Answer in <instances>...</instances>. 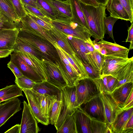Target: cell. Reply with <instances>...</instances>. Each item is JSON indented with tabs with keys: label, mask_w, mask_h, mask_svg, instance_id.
Segmentation results:
<instances>
[{
	"label": "cell",
	"mask_w": 133,
	"mask_h": 133,
	"mask_svg": "<svg viewBox=\"0 0 133 133\" xmlns=\"http://www.w3.org/2000/svg\"><path fill=\"white\" fill-rule=\"evenodd\" d=\"M79 1L94 41L97 42L103 39L106 31L104 22L107 16L105 6L99 4L98 7H95Z\"/></svg>",
	"instance_id": "1"
},
{
	"label": "cell",
	"mask_w": 133,
	"mask_h": 133,
	"mask_svg": "<svg viewBox=\"0 0 133 133\" xmlns=\"http://www.w3.org/2000/svg\"><path fill=\"white\" fill-rule=\"evenodd\" d=\"M133 70V57L125 58L105 55L101 69L102 77L111 75L119 81Z\"/></svg>",
	"instance_id": "2"
},
{
	"label": "cell",
	"mask_w": 133,
	"mask_h": 133,
	"mask_svg": "<svg viewBox=\"0 0 133 133\" xmlns=\"http://www.w3.org/2000/svg\"><path fill=\"white\" fill-rule=\"evenodd\" d=\"M51 24L56 28L67 34L84 40L93 44V41L89 31L71 18L59 17L56 19L51 21Z\"/></svg>",
	"instance_id": "3"
},
{
	"label": "cell",
	"mask_w": 133,
	"mask_h": 133,
	"mask_svg": "<svg viewBox=\"0 0 133 133\" xmlns=\"http://www.w3.org/2000/svg\"><path fill=\"white\" fill-rule=\"evenodd\" d=\"M62 90L63 97L62 109L58 119L54 125L57 130L65 119L72 115L80 106L77 102L75 86L69 87L67 85Z\"/></svg>",
	"instance_id": "4"
},
{
	"label": "cell",
	"mask_w": 133,
	"mask_h": 133,
	"mask_svg": "<svg viewBox=\"0 0 133 133\" xmlns=\"http://www.w3.org/2000/svg\"><path fill=\"white\" fill-rule=\"evenodd\" d=\"M75 86L77 102L79 106L100 93L93 80L89 77L80 80Z\"/></svg>",
	"instance_id": "5"
},
{
	"label": "cell",
	"mask_w": 133,
	"mask_h": 133,
	"mask_svg": "<svg viewBox=\"0 0 133 133\" xmlns=\"http://www.w3.org/2000/svg\"><path fill=\"white\" fill-rule=\"evenodd\" d=\"M100 96L104 106L105 123L110 125L123 110L110 94L102 92L100 93Z\"/></svg>",
	"instance_id": "6"
},
{
	"label": "cell",
	"mask_w": 133,
	"mask_h": 133,
	"mask_svg": "<svg viewBox=\"0 0 133 133\" xmlns=\"http://www.w3.org/2000/svg\"><path fill=\"white\" fill-rule=\"evenodd\" d=\"M16 52L29 65L43 81H48V74L43 59L40 60L34 54L24 51H18Z\"/></svg>",
	"instance_id": "7"
},
{
	"label": "cell",
	"mask_w": 133,
	"mask_h": 133,
	"mask_svg": "<svg viewBox=\"0 0 133 133\" xmlns=\"http://www.w3.org/2000/svg\"><path fill=\"white\" fill-rule=\"evenodd\" d=\"M23 109L20 124V133H37L41 131L37 121L26 102L24 101Z\"/></svg>",
	"instance_id": "8"
},
{
	"label": "cell",
	"mask_w": 133,
	"mask_h": 133,
	"mask_svg": "<svg viewBox=\"0 0 133 133\" xmlns=\"http://www.w3.org/2000/svg\"><path fill=\"white\" fill-rule=\"evenodd\" d=\"M82 104L83 107H80L91 118L105 123L104 107L100 94Z\"/></svg>",
	"instance_id": "9"
},
{
	"label": "cell",
	"mask_w": 133,
	"mask_h": 133,
	"mask_svg": "<svg viewBox=\"0 0 133 133\" xmlns=\"http://www.w3.org/2000/svg\"><path fill=\"white\" fill-rule=\"evenodd\" d=\"M49 31L55 41L59 46L70 55L72 60L76 62L81 59L67 38V34L59 30L53 26Z\"/></svg>",
	"instance_id": "10"
},
{
	"label": "cell",
	"mask_w": 133,
	"mask_h": 133,
	"mask_svg": "<svg viewBox=\"0 0 133 133\" xmlns=\"http://www.w3.org/2000/svg\"><path fill=\"white\" fill-rule=\"evenodd\" d=\"M0 103V127L16 113L22 109L21 102L17 97Z\"/></svg>",
	"instance_id": "11"
},
{
	"label": "cell",
	"mask_w": 133,
	"mask_h": 133,
	"mask_svg": "<svg viewBox=\"0 0 133 133\" xmlns=\"http://www.w3.org/2000/svg\"><path fill=\"white\" fill-rule=\"evenodd\" d=\"M69 40L80 57L82 63L90 65L95 70L101 74L92 58L91 53L88 51L85 48L84 44L85 41L73 36L71 40Z\"/></svg>",
	"instance_id": "12"
},
{
	"label": "cell",
	"mask_w": 133,
	"mask_h": 133,
	"mask_svg": "<svg viewBox=\"0 0 133 133\" xmlns=\"http://www.w3.org/2000/svg\"><path fill=\"white\" fill-rule=\"evenodd\" d=\"M22 90L24 92L31 110L38 122L45 125H48L50 124L49 118L42 114L37 99L32 90L24 89Z\"/></svg>",
	"instance_id": "13"
},
{
	"label": "cell",
	"mask_w": 133,
	"mask_h": 133,
	"mask_svg": "<svg viewBox=\"0 0 133 133\" xmlns=\"http://www.w3.org/2000/svg\"><path fill=\"white\" fill-rule=\"evenodd\" d=\"M43 60L48 74L49 78L47 81L61 90L67 86L56 64L49 60Z\"/></svg>",
	"instance_id": "14"
},
{
	"label": "cell",
	"mask_w": 133,
	"mask_h": 133,
	"mask_svg": "<svg viewBox=\"0 0 133 133\" xmlns=\"http://www.w3.org/2000/svg\"><path fill=\"white\" fill-rule=\"evenodd\" d=\"M18 68L24 76L36 83L43 82L30 66L18 55L17 52L10 54V61Z\"/></svg>",
	"instance_id": "15"
},
{
	"label": "cell",
	"mask_w": 133,
	"mask_h": 133,
	"mask_svg": "<svg viewBox=\"0 0 133 133\" xmlns=\"http://www.w3.org/2000/svg\"><path fill=\"white\" fill-rule=\"evenodd\" d=\"M17 37L26 44L34 50L39 51L48 55L50 56V49L49 46L43 41L33 37L26 32L19 29Z\"/></svg>",
	"instance_id": "16"
},
{
	"label": "cell",
	"mask_w": 133,
	"mask_h": 133,
	"mask_svg": "<svg viewBox=\"0 0 133 133\" xmlns=\"http://www.w3.org/2000/svg\"><path fill=\"white\" fill-rule=\"evenodd\" d=\"M97 43L101 47L105 49L107 52L106 55L125 58H128L129 50L125 47L116 43H111L103 39L101 40Z\"/></svg>",
	"instance_id": "17"
},
{
	"label": "cell",
	"mask_w": 133,
	"mask_h": 133,
	"mask_svg": "<svg viewBox=\"0 0 133 133\" xmlns=\"http://www.w3.org/2000/svg\"><path fill=\"white\" fill-rule=\"evenodd\" d=\"M61 64L58 61L56 62V64L67 85L69 87L76 86L83 79L69 65L65 64L61 60Z\"/></svg>",
	"instance_id": "18"
},
{
	"label": "cell",
	"mask_w": 133,
	"mask_h": 133,
	"mask_svg": "<svg viewBox=\"0 0 133 133\" xmlns=\"http://www.w3.org/2000/svg\"><path fill=\"white\" fill-rule=\"evenodd\" d=\"M73 115L77 133H91L90 126L91 117L80 107L76 109Z\"/></svg>",
	"instance_id": "19"
},
{
	"label": "cell",
	"mask_w": 133,
	"mask_h": 133,
	"mask_svg": "<svg viewBox=\"0 0 133 133\" xmlns=\"http://www.w3.org/2000/svg\"><path fill=\"white\" fill-rule=\"evenodd\" d=\"M19 29H8L0 32V49L13 50Z\"/></svg>",
	"instance_id": "20"
},
{
	"label": "cell",
	"mask_w": 133,
	"mask_h": 133,
	"mask_svg": "<svg viewBox=\"0 0 133 133\" xmlns=\"http://www.w3.org/2000/svg\"><path fill=\"white\" fill-rule=\"evenodd\" d=\"M105 7L110 16L118 19L130 21L127 12L118 0H109Z\"/></svg>",
	"instance_id": "21"
},
{
	"label": "cell",
	"mask_w": 133,
	"mask_h": 133,
	"mask_svg": "<svg viewBox=\"0 0 133 133\" xmlns=\"http://www.w3.org/2000/svg\"><path fill=\"white\" fill-rule=\"evenodd\" d=\"M133 82L126 83L116 88L111 94L119 106L121 108L131 91Z\"/></svg>",
	"instance_id": "22"
},
{
	"label": "cell",
	"mask_w": 133,
	"mask_h": 133,
	"mask_svg": "<svg viewBox=\"0 0 133 133\" xmlns=\"http://www.w3.org/2000/svg\"><path fill=\"white\" fill-rule=\"evenodd\" d=\"M133 115V108L123 110L110 125L112 133H122L128 119Z\"/></svg>",
	"instance_id": "23"
},
{
	"label": "cell",
	"mask_w": 133,
	"mask_h": 133,
	"mask_svg": "<svg viewBox=\"0 0 133 133\" xmlns=\"http://www.w3.org/2000/svg\"><path fill=\"white\" fill-rule=\"evenodd\" d=\"M31 90L37 99L42 114L49 118L50 110L58 96L51 97L45 94H41Z\"/></svg>",
	"instance_id": "24"
},
{
	"label": "cell",
	"mask_w": 133,
	"mask_h": 133,
	"mask_svg": "<svg viewBox=\"0 0 133 133\" xmlns=\"http://www.w3.org/2000/svg\"><path fill=\"white\" fill-rule=\"evenodd\" d=\"M71 5L72 17L71 19L87 29H90L78 0H69Z\"/></svg>",
	"instance_id": "25"
},
{
	"label": "cell",
	"mask_w": 133,
	"mask_h": 133,
	"mask_svg": "<svg viewBox=\"0 0 133 133\" xmlns=\"http://www.w3.org/2000/svg\"><path fill=\"white\" fill-rule=\"evenodd\" d=\"M0 13L17 26L21 22L11 1L10 0H0Z\"/></svg>",
	"instance_id": "26"
},
{
	"label": "cell",
	"mask_w": 133,
	"mask_h": 133,
	"mask_svg": "<svg viewBox=\"0 0 133 133\" xmlns=\"http://www.w3.org/2000/svg\"><path fill=\"white\" fill-rule=\"evenodd\" d=\"M31 90L40 94L51 97L58 96L62 91L61 89L47 81L36 83Z\"/></svg>",
	"instance_id": "27"
},
{
	"label": "cell",
	"mask_w": 133,
	"mask_h": 133,
	"mask_svg": "<svg viewBox=\"0 0 133 133\" xmlns=\"http://www.w3.org/2000/svg\"><path fill=\"white\" fill-rule=\"evenodd\" d=\"M20 20L22 23L25 24L37 31L45 38L47 41L54 45L55 41L50 33L49 31L39 26L27 14L25 16L21 18Z\"/></svg>",
	"instance_id": "28"
},
{
	"label": "cell",
	"mask_w": 133,
	"mask_h": 133,
	"mask_svg": "<svg viewBox=\"0 0 133 133\" xmlns=\"http://www.w3.org/2000/svg\"><path fill=\"white\" fill-rule=\"evenodd\" d=\"M20 96H23L22 90L16 84L7 86L0 89V103Z\"/></svg>",
	"instance_id": "29"
},
{
	"label": "cell",
	"mask_w": 133,
	"mask_h": 133,
	"mask_svg": "<svg viewBox=\"0 0 133 133\" xmlns=\"http://www.w3.org/2000/svg\"><path fill=\"white\" fill-rule=\"evenodd\" d=\"M50 1L59 13V16L58 17L72 18L71 8L69 0Z\"/></svg>",
	"instance_id": "30"
},
{
	"label": "cell",
	"mask_w": 133,
	"mask_h": 133,
	"mask_svg": "<svg viewBox=\"0 0 133 133\" xmlns=\"http://www.w3.org/2000/svg\"><path fill=\"white\" fill-rule=\"evenodd\" d=\"M62 104V91L54 103L50 112L49 117L50 124L54 125L57 122L61 111Z\"/></svg>",
	"instance_id": "31"
},
{
	"label": "cell",
	"mask_w": 133,
	"mask_h": 133,
	"mask_svg": "<svg viewBox=\"0 0 133 133\" xmlns=\"http://www.w3.org/2000/svg\"><path fill=\"white\" fill-rule=\"evenodd\" d=\"M37 3L42 7L44 14L52 21L56 19L59 16V13L50 0H38Z\"/></svg>",
	"instance_id": "32"
},
{
	"label": "cell",
	"mask_w": 133,
	"mask_h": 133,
	"mask_svg": "<svg viewBox=\"0 0 133 133\" xmlns=\"http://www.w3.org/2000/svg\"><path fill=\"white\" fill-rule=\"evenodd\" d=\"M90 126L91 133H112L110 125L92 118H91Z\"/></svg>",
	"instance_id": "33"
},
{
	"label": "cell",
	"mask_w": 133,
	"mask_h": 133,
	"mask_svg": "<svg viewBox=\"0 0 133 133\" xmlns=\"http://www.w3.org/2000/svg\"><path fill=\"white\" fill-rule=\"evenodd\" d=\"M57 130V133H77L73 114L65 119Z\"/></svg>",
	"instance_id": "34"
},
{
	"label": "cell",
	"mask_w": 133,
	"mask_h": 133,
	"mask_svg": "<svg viewBox=\"0 0 133 133\" xmlns=\"http://www.w3.org/2000/svg\"><path fill=\"white\" fill-rule=\"evenodd\" d=\"M15 82L22 90L24 89L31 90L36 83L24 76L15 77Z\"/></svg>",
	"instance_id": "35"
},
{
	"label": "cell",
	"mask_w": 133,
	"mask_h": 133,
	"mask_svg": "<svg viewBox=\"0 0 133 133\" xmlns=\"http://www.w3.org/2000/svg\"><path fill=\"white\" fill-rule=\"evenodd\" d=\"M27 12L45 22L51 24V20L44 14L39 9L28 5H24Z\"/></svg>",
	"instance_id": "36"
},
{
	"label": "cell",
	"mask_w": 133,
	"mask_h": 133,
	"mask_svg": "<svg viewBox=\"0 0 133 133\" xmlns=\"http://www.w3.org/2000/svg\"><path fill=\"white\" fill-rule=\"evenodd\" d=\"M118 19L110 16L105 17L104 19L105 26L107 33L111 37L114 43H116L113 34V28L114 25Z\"/></svg>",
	"instance_id": "37"
},
{
	"label": "cell",
	"mask_w": 133,
	"mask_h": 133,
	"mask_svg": "<svg viewBox=\"0 0 133 133\" xmlns=\"http://www.w3.org/2000/svg\"><path fill=\"white\" fill-rule=\"evenodd\" d=\"M17 28L15 24L0 13V32L5 30Z\"/></svg>",
	"instance_id": "38"
},
{
	"label": "cell",
	"mask_w": 133,
	"mask_h": 133,
	"mask_svg": "<svg viewBox=\"0 0 133 133\" xmlns=\"http://www.w3.org/2000/svg\"><path fill=\"white\" fill-rule=\"evenodd\" d=\"M11 1L15 11L20 19L25 16L27 14V11L21 0H11Z\"/></svg>",
	"instance_id": "39"
},
{
	"label": "cell",
	"mask_w": 133,
	"mask_h": 133,
	"mask_svg": "<svg viewBox=\"0 0 133 133\" xmlns=\"http://www.w3.org/2000/svg\"><path fill=\"white\" fill-rule=\"evenodd\" d=\"M107 76H104L99 78L93 79L100 93L103 92L109 93L107 86Z\"/></svg>",
	"instance_id": "40"
},
{
	"label": "cell",
	"mask_w": 133,
	"mask_h": 133,
	"mask_svg": "<svg viewBox=\"0 0 133 133\" xmlns=\"http://www.w3.org/2000/svg\"><path fill=\"white\" fill-rule=\"evenodd\" d=\"M127 12L131 23L133 22V0H118Z\"/></svg>",
	"instance_id": "41"
},
{
	"label": "cell",
	"mask_w": 133,
	"mask_h": 133,
	"mask_svg": "<svg viewBox=\"0 0 133 133\" xmlns=\"http://www.w3.org/2000/svg\"><path fill=\"white\" fill-rule=\"evenodd\" d=\"M27 14L37 24L45 30L49 31L52 28L53 26L51 24L47 22L27 11Z\"/></svg>",
	"instance_id": "42"
},
{
	"label": "cell",
	"mask_w": 133,
	"mask_h": 133,
	"mask_svg": "<svg viewBox=\"0 0 133 133\" xmlns=\"http://www.w3.org/2000/svg\"><path fill=\"white\" fill-rule=\"evenodd\" d=\"M91 52L95 63L101 72V69L104 62V56L95 50L93 52Z\"/></svg>",
	"instance_id": "43"
},
{
	"label": "cell",
	"mask_w": 133,
	"mask_h": 133,
	"mask_svg": "<svg viewBox=\"0 0 133 133\" xmlns=\"http://www.w3.org/2000/svg\"><path fill=\"white\" fill-rule=\"evenodd\" d=\"M88 75L89 78L92 79H94L101 77V74L95 70L90 65L82 62Z\"/></svg>",
	"instance_id": "44"
},
{
	"label": "cell",
	"mask_w": 133,
	"mask_h": 133,
	"mask_svg": "<svg viewBox=\"0 0 133 133\" xmlns=\"http://www.w3.org/2000/svg\"><path fill=\"white\" fill-rule=\"evenodd\" d=\"M118 80L111 75H108L107 77V86L108 90L111 94L116 88Z\"/></svg>",
	"instance_id": "45"
},
{
	"label": "cell",
	"mask_w": 133,
	"mask_h": 133,
	"mask_svg": "<svg viewBox=\"0 0 133 133\" xmlns=\"http://www.w3.org/2000/svg\"><path fill=\"white\" fill-rule=\"evenodd\" d=\"M53 46L56 49V50L58 53V54L59 57L61 60L63 62V63L65 64L69 65L71 68L73 70L77 72L78 74V73L75 70V69L72 66L70 63L69 61L68 60V59L66 57L64 54L61 50L60 49L59 46L57 44V42H55V43Z\"/></svg>",
	"instance_id": "46"
},
{
	"label": "cell",
	"mask_w": 133,
	"mask_h": 133,
	"mask_svg": "<svg viewBox=\"0 0 133 133\" xmlns=\"http://www.w3.org/2000/svg\"><path fill=\"white\" fill-rule=\"evenodd\" d=\"M132 108H133V89L130 92L122 109L123 110H126Z\"/></svg>",
	"instance_id": "47"
},
{
	"label": "cell",
	"mask_w": 133,
	"mask_h": 133,
	"mask_svg": "<svg viewBox=\"0 0 133 133\" xmlns=\"http://www.w3.org/2000/svg\"><path fill=\"white\" fill-rule=\"evenodd\" d=\"M7 66L12 71L15 77H19L23 76L18 68L11 61L8 63Z\"/></svg>",
	"instance_id": "48"
},
{
	"label": "cell",
	"mask_w": 133,
	"mask_h": 133,
	"mask_svg": "<svg viewBox=\"0 0 133 133\" xmlns=\"http://www.w3.org/2000/svg\"><path fill=\"white\" fill-rule=\"evenodd\" d=\"M128 37L125 42L130 43L129 49L130 50L132 49L133 47V22L131 23V25L128 28Z\"/></svg>",
	"instance_id": "49"
},
{
	"label": "cell",
	"mask_w": 133,
	"mask_h": 133,
	"mask_svg": "<svg viewBox=\"0 0 133 133\" xmlns=\"http://www.w3.org/2000/svg\"><path fill=\"white\" fill-rule=\"evenodd\" d=\"M133 133V115L128 119L122 133Z\"/></svg>",
	"instance_id": "50"
},
{
	"label": "cell",
	"mask_w": 133,
	"mask_h": 133,
	"mask_svg": "<svg viewBox=\"0 0 133 133\" xmlns=\"http://www.w3.org/2000/svg\"><path fill=\"white\" fill-rule=\"evenodd\" d=\"M21 0L24 5H28L36 8L39 9L44 14L42 7L37 3L35 2L32 0Z\"/></svg>",
	"instance_id": "51"
},
{
	"label": "cell",
	"mask_w": 133,
	"mask_h": 133,
	"mask_svg": "<svg viewBox=\"0 0 133 133\" xmlns=\"http://www.w3.org/2000/svg\"><path fill=\"white\" fill-rule=\"evenodd\" d=\"M78 0L83 4L87 5H91L95 7H97L99 5L96 0Z\"/></svg>",
	"instance_id": "52"
},
{
	"label": "cell",
	"mask_w": 133,
	"mask_h": 133,
	"mask_svg": "<svg viewBox=\"0 0 133 133\" xmlns=\"http://www.w3.org/2000/svg\"><path fill=\"white\" fill-rule=\"evenodd\" d=\"M20 124H17L9 129L4 133H20Z\"/></svg>",
	"instance_id": "53"
},
{
	"label": "cell",
	"mask_w": 133,
	"mask_h": 133,
	"mask_svg": "<svg viewBox=\"0 0 133 133\" xmlns=\"http://www.w3.org/2000/svg\"><path fill=\"white\" fill-rule=\"evenodd\" d=\"M13 51V50L0 49V58L8 56Z\"/></svg>",
	"instance_id": "54"
},
{
	"label": "cell",
	"mask_w": 133,
	"mask_h": 133,
	"mask_svg": "<svg viewBox=\"0 0 133 133\" xmlns=\"http://www.w3.org/2000/svg\"><path fill=\"white\" fill-rule=\"evenodd\" d=\"M84 44L86 49L89 52H92L95 50L94 48L93 45L85 41L84 42Z\"/></svg>",
	"instance_id": "55"
},
{
	"label": "cell",
	"mask_w": 133,
	"mask_h": 133,
	"mask_svg": "<svg viewBox=\"0 0 133 133\" xmlns=\"http://www.w3.org/2000/svg\"><path fill=\"white\" fill-rule=\"evenodd\" d=\"M93 46L94 49L99 52L101 49V47L100 45L97 43V42L94 41H93Z\"/></svg>",
	"instance_id": "56"
},
{
	"label": "cell",
	"mask_w": 133,
	"mask_h": 133,
	"mask_svg": "<svg viewBox=\"0 0 133 133\" xmlns=\"http://www.w3.org/2000/svg\"><path fill=\"white\" fill-rule=\"evenodd\" d=\"M99 4L106 6L109 0H96Z\"/></svg>",
	"instance_id": "57"
},
{
	"label": "cell",
	"mask_w": 133,
	"mask_h": 133,
	"mask_svg": "<svg viewBox=\"0 0 133 133\" xmlns=\"http://www.w3.org/2000/svg\"><path fill=\"white\" fill-rule=\"evenodd\" d=\"M102 55H105L107 54V52L105 48L103 47H101V49L99 52Z\"/></svg>",
	"instance_id": "58"
},
{
	"label": "cell",
	"mask_w": 133,
	"mask_h": 133,
	"mask_svg": "<svg viewBox=\"0 0 133 133\" xmlns=\"http://www.w3.org/2000/svg\"><path fill=\"white\" fill-rule=\"evenodd\" d=\"M33 1H34L36 3H37L38 0H32Z\"/></svg>",
	"instance_id": "59"
},
{
	"label": "cell",
	"mask_w": 133,
	"mask_h": 133,
	"mask_svg": "<svg viewBox=\"0 0 133 133\" xmlns=\"http://www.w3.org/2000/svg\"><path fill=\"white\" fill-rule=\"evenodd\" d=\"M10 0V1H11V0Z\"/></svg>",
	"instance_id": "60"
}]
</instances>
